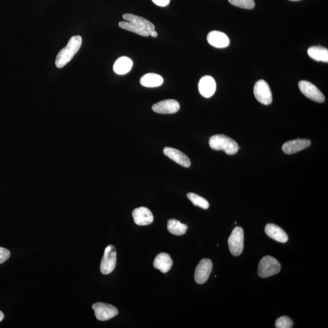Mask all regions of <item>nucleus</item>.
I'll use <instances>...</instances> for the list:
<instances>
[{
	"label": "nucleus",
	"instance_id": "obj_1",
	"mask_svg": "<svg viewBox=\"0 0 328 328\" xmlns=\"http://www.w3.org/2000/svg\"><path fill=\"white\" fill-rule=\"evenodd\" d=\"M123 18L125 21L118 22V26L122 29L137 34L138 35L148 36H150L152 31L155 30L154 25L150 22L134 14H124Z\"/></svg>",
	"mask_w": 328,
	"mask_h": 328
},
{
	"label": "nucleus",
	"instance_id": "obj_2",
	"mask_svg": "<svg viewBox=\"0 0 328 328\" xmlns=\"http://www.w3.org/2000/svg\"><path fill=\"white\" fill-rule=\"evenodd\" d=\"M82 43V38L80 36H73L70 39L68 43L66 46L60 50L56 59V66L58 68L66 66V64L72 60L74 56L80 50Z\"/></svg>",
	"mask_w": 328,
	"mask_h": 328
},
{
	"label": "nucleus",
	"instance_id": "obj_3",
	"mask_svg": "<svg viewBox=\"0 0 328 328\" xmlns=\"http://www.w3.org/2000/svg\"><path fill=\"white\" fill-rule=\"evenodd\" d=\"M209 145L214 150H222L226 154H236L240 148L238 144L233 138L224 134H216L209 140Z\"/></svg>",
	"mask_w": 328,
	"mask_h": 328
},
{
	"label": "nucleus",
	"instance_id": "obj_4",
	"mask_svg": "<svg viewBox=\"0 0 328 328\" xmlns=\"http://www.w3.org/2000/svg\"><path fill=\"white\" fill-rule=\"evenodd\" d=\"M280 270L281 264L276 258L271 256H266L260 262L258 274L262 278H268L278 274Z\"/></svg>",
	"mask_w": 328,
	"mask_h": 328
},
{
	"label": "nucleus",
	"instance_id": "obj_5",
	"mask_svg": "<svg viewBox=\"0 0 328 328\" xmlns=\"http://www.w3.org/2000/svg\"><path fill=\"white\" fill-rule=\"evenodd\" d=\"M228 245L230 253L234 256L241 255L244 248V231L241 227H236L228 239Z\"/></svg>",
	"mask_w": 328,
	"mask_h": 328
},
{
	"label": "nucleus",
	"instance_id": "obj_6",
	"mask_svg": "<svg viewBox=\"0 0 328 328\" xmlns=\"http://www.w3.org/2000/svg\"><path fill=\"white\" fill-rule=\"evenodd\" d=\"M117 254L114 246L109 245L104 250L100 264V271L104 275H108L114 270L116 265Z\"/></svg>",
	"mask_w": 328,
	"mask_h": 328
},
{
	"label": "nucleus",
	"instance_id": "obj_7",
	"mask_svg": "<svg viewBox=\"0 0 328 328\" xmlns=\"http://www.w3.org/2000/svg\"><path fill=\"white\" fill-rule=\"evenodd\" d=\"M92 309L94 311L96 318L100 321L108 320L114 318L118 313V310L115 306L100 302L93 304Z\"/></svg>",
	"mask_w": 328,
	"mask_h": 328
},
{
	"label": "nucleus",
	"instance_id": "obj_8",
	"mask_svg": "<svg viewBox=\"0 0 328 328\" xmlns=\"http://www.w3.org/2000/svg\"><path fill=\"white\" fill-rule=\"evenodd\" d=\"M254 95L260 103L268 106L272 102V94L270 86L264 80H260L254 86Z\"/></svg>",
	"mask_w": 328,
	"mask_h": 328
},
{
	"label": "nucleus",
	"instance_id": "obj_9",
	"mask_svg": "<svg viewBox=\"0 0 328 328\" xmlns=\"http://www.w3.org/2000/svg\"><path fill=\"white\" fill-rule=\"evenodd\" d=\"M300 92L310 100L322 103L324 101V96L314 84L306 80H302L298 84Z\"/></svg>",
	"mask_w": 328,
	"mask_h": 328
},
{
	"label": "nucleus",
	"instance_id": "obj_10",
	"mask_svg": "<svg viewBox=\"0 0 328 328\" xmlns=\"http://www.w3.org/2000/svg\"><path fill=\"white\" fill-rule=\"evenodd\" d=\"M213 268V264L210 260L204 258L200 260L194 272V280L198 284H204L210 276Z\"/></svg>",
	"mask_w": 328,
	"mask_h": 328
},
{
	"label": "nucleus",
	"instance_id": "obj_11",
	"mask_svg": "<svg viewBox=\"0 0 328 328\" xmlns=\"http://www.w3.org/2000/svg\"><path fill=\"white\" fill-rule=\"evenodd\" d=\"M180 109L178 101L174 100H168L160 102L152 106V110L159 114H174Z\"/></svg>",
	"mask_w": 328,
	"mask_h": 328
},
{
	"label": "nucleus",
	"instance_id": "obj_12",
	"mask_svg": "<svg viewBox=\"0 0 328 328\" xmlns=\"http://www.w3.org/2000/svg\"><path fill=\"white\" fill-rule=\"evenodd\" d=\"M311 142L306 138H298V140L288 141L282 146V150L284 154H296L310 146Z\"/></svg>",
	"mask_w": 328,
	"mask_h": 328
},
{
	"label": "nucleus",
	"instance_id": "obj_13",
	"mask_svg": "<svg viewBox=\"0 0 328 328\" xmlns=\"http://www.w3.org/2000/svg\"><path fill=\"white\" fill-rule=\"evenodd\" d=\"M216 80L210 76H204L200 79L198 89L200 94L203 97L209 98L212 97L216 92Z\"/></svg>",
	"mask_w": 328,
	"mask_h": 328
},
{
	"label": "nucleus",
	"instance_id": "obj_14",
	"mask_svg": "<svg viewBox=\"0 0 328 328\" xmlns=\"http://www.w3.org/2000/svg\"><path fill=\"white\" fill-rule=\"evenodd\" d=\"M134 222L138 226H146L152 224L154 217L148 208L140 207L135 208L132 213Z\"/></svg>",
	"mask_w": 328,
	"mask_h": 328
},
{
	"label": "nucleus",
	"instance_id": "obj_15",
	"mask_svg": "<svg viewBox=\"0 0 328 328\" xmlns=\"http://www.w3.org/2000/svg\"><path fill=\"white\" fill-rule=\"evenodd\" d=\"M163 152L164 154L170 159L173 160L184 168H188L191 166V161L188 156L178 150L171 147H166Z\"/></svg>",
	"mask_w": 328,
	"mask_h": 328
},
{
	"label": "nucleus",
	"instance_id": "obj_16",
	"mask_svg": "<svg viewBox=\"0 0 328 328\" xmlns=\"http://www.w3.org/2000/svg\"><path fill=\"white\" fill-rule=\"evenodd\" d=\"M207 40L209 44L217 48H224L230 44L228 36L220 31H211L208 35Z\"/></svg>",
	"mask_w": 328,
	"mask_h": 328
},
{
	"label": "nucleus",
	"instance_id": "obj_17",
	"mask_svg": "<svg viewBox=\"0 0 328 328\" xmlns=\"http://www.w3.org/2000/svg\"><path fill=\"white\" fill-rule=\"evenodd\" d=\"M265 233L270 238L279 242L285 243L288 241L287 234L278 226L274 224H268L266 226Z\"/></svg>",
	"mask_w": 328,
	"mask_h": 328
},
{
	"label": "nucleus",
	"instance_id": "obj_18",
	"mask_svg": "<svg viewBox=\"0 0 328 328\" xmlns=\"http://www.w3.org/2000/svg\"><path fill=\"white\" fill-rule=\"evenodd\" d=\"M173 266V261L169 254L162 252L156 257L154 266L155 268L159 270L161 272L166 273L168 272Z\"/></svg>",
	"mask_w": 328,
	"mask_h": 328
},
{
	"label": "nucleus",
	"instance_id": "obj_19",
	"mask_svg": "<svg viewBox=\"0 0 328 328\" xmlns=\"http://www.w3.org/2000/svg\"><path fill=\"white\" fill-rule=\"evenodd\" d=\"M132 64L134 63L131 58L126 56H121L116 61L114 66H113V70L117 74H126L131 70Z\"/></svg>",
	"mask_w": 328,
	"mask_h": 328
},
{
	"label": "nucleus",
	"instance_id": "obj_20",
	"mask_svg": "<svg viewBox=\"0 0 328 328\" xmlns=\"http://www.w3.org/2000/svg\"><path fill=\"white\" fill-rule=\"evenodd\" d=\"M164 79L157 74L148 73L142 76L140 83L143 86L148 88L158 87L162 86Z\"/></svg>",
	"mask_w": 328,
	"mask_h": 328
},
{
	"label": "nucleus",
	"instance_id": "obj_21",
	"mask_svg": "<svg viewBox=\"0 0 328 328\" xmlns=\"http://www.w3.org/2000/svg\"><path fill=\"white\" fill-rule=\"evenodd\" d=\"M311 58L318 62H328V50L322 46H312L308 50Z\"/></svg>",
	"mask_w": 328,
	"mask_h": 328
},
{
	"label": "nucleus",
	"instance_id": "obj_22",
	"mask_svg": "<svg viewBox=\"0 0 328 328\" xmlns=\"http://www.w3.org/2000/svg\"><path fill=\"white\" fill-rule=\"evenodd\" d=\"M188 226L185 224L179 222L175 219H171L168 220V229L169 232L174 236H182L188 230Z\"/></svg>",
	"mask_w": 328,
	"mask_h": 328
},
{
	"label": "nucleus",
	"instance_id": "obj_23",
	"mask_svg": "<svg viewBox=\"0 0 328 328\" xmlns=\"http://www.w3.org/2000/svg\"><path fill=\"white\" fill-rule=\"evenodd\" d=\"M186 196L195 206H198V207L204 209H208L209 206H210L208 200L199 196V195L194 193H188Z\"/></svg>",
	"mask_w": 328,
	"mask_h": 328
},
{
	"label": "nucleus",
	"instance_id": "obj_24",
	"mask_svg": "<svg viewBox=\"0 0 328 328\" xmlns=\"http://www.w3.org/2000/svg\"><path fill=\"white\" fill-rule=\"evenodd\" d=\"M230 4L246 10H252L255 7L254 0H228Z\"/></svg>",
	"mask_w": 328,
	"mask_h": 328
},
{
	"label": "nucleus",
	"instance_id": "obj_25",
	"mask_svg": "<svg viewBox=\"0 0 328 328\" xmlns=\"http://www.w3.org/2000/svg\"><path fill=\"white\" fill-rule=\"evenodd\" d=\"M293 326V322L286 316H282L276 322V328H291Z\"/></svg>",
	"mask_w": 328,
	"mask_h": 328
},
{
	"label": "nucleus",
	"instance_id": "obj_26",
	"mask_svg": "<svg viewBox=\"0 0 328 328\" xmlns=\"http://www.w3.org/2000/svg\"><path fill=\"white\" fill-rule=\"evenodd\" d=\"M10 252L6 248L0 247V264H4L10 258Z\"/></svg>",
	"mask_w": 328,
	"mask_h": 328
},
{
	"label": "nucleus",
	"instance_id": "obj_27",
	"mask_svg": "<svg viewBox=\"0 0 328 328\" xmlns=\"http://www.w3.org/2000/svg\"><path fill=\"white\" fill-rule=\"evenodd\" d=\"M152 2L158 6L166 7L170 4V0H152Z\"/></svg>",
	"mask_w": 328,
	"mask_h": 328
},
{
	"label": "nucleus",
	"instance_id": "obj_28",
	"mask_svg": "<svg viewBox=\"0 0 328 328\" xmlns=\"http://www.w3.org/2000/svg\"><path fill=\"white\" fill-rule=\"evenodd\" d=\"M150 36H152V38H156L158 36L157 32H156L155 30H152L150 34Z\"/></svg>",
	"mask_w": 328,
	"mask_h": 328
},
{
	"label": "nucleus",
	"instance_id": "obj_29",
	"mask_svg": "<svg viewBox=\"0 0 328 328\" xmlns=\"http://www.w3.org/2000/svg\"><path fill=\"white\" fill-rule=\"evenodd\" d=\"M4 318V314L0 310V322H1Z\"/></svg>",
	"mask_w": 328,
	"mask_h": 328
},
{
	"label": "nucleus",
	"instance_id": "obj_30",
	"mask_svg": "<svg viewBox=\"0 0 328 328\" xmlns=\"http://www.w3.org/2000/svg\"><path fill=\"white\" fill-rule=\"evenodd\" d=\"M290 1L296 2V1H300V0H290Z\"/></svg>",
	"mask_w": 328,
	"mask_h": 328
}]
</instances>
